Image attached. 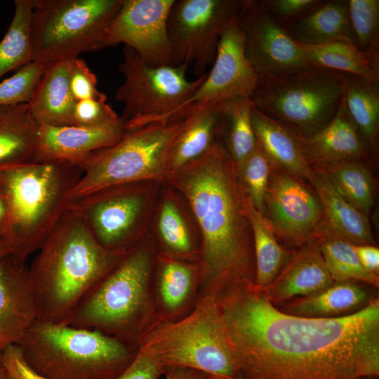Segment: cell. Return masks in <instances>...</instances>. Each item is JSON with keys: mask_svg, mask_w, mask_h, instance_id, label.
Here are the masks:
<instances>
[{"mask_svg": "<svg viewBox=\"0 0 379 379\" xmlns=\"http://www.w3.org/2000/svg\"><path fill=\"white\" fill-rule=\"evenodd\" d=\"M281 27L295 41L305 46L321 45L339 37L350 38L347 1H322L305 15Z\"/></svg>", "mask_w": 379, "mask_h": 379, "instance_id": "obj_29", "label": "cell"}, {"mask_svg": "<svg viewBox=\"0 0 379 379\" xmlns=\"http://www.w3.org/2000/svg\"><path fill=\"white\" fill-rule=\"evenodd\" d=\"M157 231L166 251L174 258L192 262L196 253L194 242L182 213L172 195L166 194L160 203Z\"/></svg>", "mask_w": 379, "mask_h": 379, "instance_id": "obj_37", "label": "cell"}, {"mask_svg": "<svg viewBox=\"0 0 379 379\" xmlns=\"http://www.w3.org/2000/svg\"><path fill=\"white\" fill-rule=\"evenodd\" d=\"M222 104L204 105L186 112L168 154L166 174L202 155L218 140Z\"/></svg>", "mask_w": 379, "mask_h": 379, "instance_id": "obj_24", "label": "cell"}, {"mask_svg": "<svg viewBox=\"0 0 379 379\" xmlns=\"http://www.w3.org/2000/svg\"><path fill=\"white\" fill-rule=\"evenodd\" d=\"M73 60H62L45 66L26 103L30 115L39 124L74 125L76 101L69 87Z\"/></svg>", "mask_w": 379, "mask_h": 379, "instance_id": "obj_22", "label": "cell"}, {"mask_svg": "<svg viewBox=\"0 0 379 379\" xmlns=\"http://www.w3.org/2000/svg\"><path fill=\"white\" fill-rule=\"evenodd\" d=\"M34 0H15L12 20L0 41V79L33 62L30 26Z\"/></svg>", "mask_w": 379, "mask_h": 379, "instance_id": "obj_36", "label": "cell"}, {"mask_svg": "<svg viewBox=\"0 0 379 379\" xmlns=\"http://www.w3.org/2000/svg\"><path fill=\"white\" fill-rule=\"evenodd\" d=\"M0 240L8 242L12 248L11 215L6 200L0 193ZM12 252V251H11Z\"/></svg>", "mask_w": 379, "mask_h": 379, "instance_id": "obj_47", "label": "cell"}, {"mask_svg": "<svg viewBox=\"0 0 379 379\" xmlns=\"http://www.w3.org/2000/svg\"><path fill=\"white\" fill-rule=\"evenodd\" d=\"M244 42L238 18L222 34L212 68L205 80L188 100L168 116L165 122L184 118L186 112L192 108L250 97L258 74L246 58Z\"/></svg>", "mask_w": 379, "mask_h": 379, "instance_id": "obj_14", "label": "cell"}, {"mask_svg": "<svg viewBox=\"0 0 379 379\" xmlns=\"http://www.w3.org/2000/svg\"><path fill=\"white\" fill-rule=\"evenodd\" d=\"M301 46L311 67L379 82V69L350 37L336 38L317 46Z\"/></svg>", "mask_w": 379, "mask_h": 379, "instance_id": "obj_30", "label": "cell"}, {"mask_svg": "<svg viewBox=\"0 0 379 379\" xmlns=\"http://www.w3.org/2000/svg\"><path fill=\"white\" fill-rule=\"evenodd\" d=\"M119 117L106 102V95L76 102L73 110L74 125L98 126L118 119Z\"/></svg>", "mask_w": 379, "mask_h": 379, "instance_id": "obj_41", "label": "cell"}, {"mask_svg": "<svg viewBox=\"0 0 379 379\" xmlns=\"http://www.w3.org/2000/svg\"><path fill=\"white\" fill-rule=\"evenodd\" d=\"M350 36L379 69V1L349 0Z\"/></svg>", "mask_w": 379, "mask_h": 379, "instance_id": "obj_38", "label": "cell"}, {"mask_svg": "<svg viewBox=\"0 0 379 379\" xmlns=\"http://www.w3.org/2000/svg\"><path fill=\"white\" fill-rule=\"evenodd\" d=\"M347 74L319 67L258 74L252 106L299 135L331 121L344 95Z\"/></svg>", "mask_w": 379, "mask_h": 379, "instance_id": "obj_8", "label": "cell"}, {"mask_svg": "<svg viewBox=\"0 0 379 379\" xmlns=\"http://www.w3.org/2000/svg\"><path fill=\"white\" fill-rule=\"evenodd\" d=\"M127 250L101 246L69 205L29 267L38 320L67 325L81 300Z\"/></svg>", "mask_w": 379, "mask_h": 379, "instance_id": "obj_3", "label": "cell"}, {"mask_svg": "<svg viewBox=\"0 0 379 379\" xmlns=\"http://www.w3.org/2000/svg\"><path fill=\"white\" fill-rule=\"evenodd\" d=\"M246 210L253 234L254 285L259 289L265 290L279 274L291 253L279 244L267 219L253 206L248 196Z\"/></svg>", "mask_w": 379, "mask_h": 379, "instance_id": "obj_31", "label": "cell"}, {"mask_svg": "<svg viewBox=\"0 0 379 379\" xmlns=\"http://www.w3.org/2000/svg\"><path fill=\"white\" fill-rule=\"evenodd\" d=\"M364 378H361V379H364Z\"/></svg>", "mask_w": 379, "mask_h": 379, "instance_id": "obj_54", "label": "cell"}, {"mask_svg": "<svg viewBox=\"0 0 379 379\" xmlns=\"http://www.w3.org/2000/svg\"><path fill=\"white\" fill-rule=\"evenodd\" d=\"M165 379H207L208 374L201 371L179 366L164 367Z\"/></svg>", "mask_w": 379, "mask_h": 379, "instance_id": "obj_48", "label": "cell"}, {"mask_svg": "<svg viewBox=\"0 0 379 379\" xmlns=\"http://www.w3.org/2000/svg\"><path fill=\"white\" fill-rule=\"evenodd\" d=\"M155 181L107 187L72 201L98 243L110 250H127L145 236L155 196Z\"/></svg>", "mask_w": 379, "mask_h": 379, "instance_id": "obj_12", "label": "cell"}, {"mask_svg": "<svg viewBox=\"0 0 379 379\" xmlns=\"http://www.w3.org/2000/svg\"><path fill=\"white\" fill-rule=\"evenodd\" d=\"M324 173L338 191L366 218L374 202V183L362 161L313 164Z\"/></svg>", "mask_w": 379, "mask_h": 379, "instance_id": "obj_34", "label": "cell"}, {"mask_svg": "<svg viewBox=\"0 0 379 379\" xmlns=\"http://www.w3.org/2000/svg\"><path fill=\"white\" fill-rule=\"evenodd\" d=\"M69 87L76 102L97 98L103 93L97 89L95 74L86 62L79 58H74L72 62Z\"/></svg>", "mask_w": 379, "mask_h": 379, "instance_id": "obj_42", "label": "cell"}, {"mask_svg": "<svg viewBox=\"0 0 379 379\" xmlns=\"http://www.w3.org/2000/svg\"><path fill=\"white\" fill-rule=\"evenodd\" d=\"M251 122L257 143L280 170L310 181L313 170L293 132L252 106Z\"/></svg>", "mask_w": 379, "mask_h": 379, "instance_id": "obj_25", "label": "cell"}, {"mask_svg": "<svg viewBox=\"0 0 379 379\" xmlns=\"http://www.w3.org/2000/svg\"><path fill=\"white\" fill-rule=\"evenodd\" d=\"M372 298L368 291L356 283L340 281L316 294L292 299L278 308L295 316L335 318L361 310Z\"/></svg>", "mask_w": 379, "mask_h": 379, "instance_id": "obj_26", "label": "cell"}, {"mask_svg": "<svg viewBox=\"0 0 379 379\" xmlns=\"http://www.w3.org/2000/svg\"><path fill=\"white\" fill-rule=\"evenodd\" d=\"M270 15L281 26L305 15L322 1L265 0L261 1Z\"/></svg>", "mask_w": 379, "mask_h": 379, "instance_id": "obj_43", "label": "cell"}, {"mask_svg": "<svg viewBox=\"0 0 379 379\" xmlns=\"http://www.w3.org/2000/svg\"><path fill=\"white\" fill-rule=\"evenodd\" d=\"M1 360H0V371H1Z\"/></svg>", "mask_w": 379, "mask_h": 379, "instance_id": "obj_53", "label": "cell"}, {"mask_svg": "<svg viewBox=\"0 0 379 379\" xmlns=\"http://www.w3.org/2000/svg\"><path fill=\"white\" fill-rule=\"evenodd\" d=\"M239 22L246 58L258 74L312 67L302 46L270 15L261 1L246 0Z\"/></svg>", "mask_w": 379, "mask_h": 379, "instance_id": "obj_17", "label": "cell"}, {"mask_svg": "<svg viewBox=\"0 0 379 379\" xmlns=\"http://www.w3.org/2000/svg\"><path fill=\"white\" fill-rule=\"evenodd\" d=\"M249 98H237L222 104L219 125V141L234 162L237 171L257 146L251 122Z\"/></svg>", "mask_w": 379, "mask_h": 379, "instance_id": "obj_32", "label": "cell"}, {"mask_svg": "<svg viewBox=\"0 0 379 379\" xmlns=\"http://www.w3.org/2000/svg\"><path fill=\"white\" fill-rule=\"evenodd\" d=\"M11 251L12 248L11 245L6 241L0 240V258L11 254Z\"/></svg>", "mask_w": 379, "mask_h": 379, "instance_id": "obj_49", "label": "cell"}, {"mask_svg": "<svg viewBox=\"0 0 379 379\" xmlns=\"http://www.w3.org/2000/svg\"><path fill=\"white\" fill-rule=\"evenodd\" d=\"M38 128L26 103L0 106V167L36 161Z\"/></svg>", "mask_w": 379, "mask_h": 379, "instance_id": "obj_28", "label": "cell"}, {"mask_svg": "<svg viewBox=\"0 0 379 379\" xmlns=\"http://www.w3.org/2000/svg\"><path fill=\"white\" fill-rule=\"evenodd\" d=\"M354 251L363 267L368 272L378 274L379 249L375 245H354Z\"/></svg>", "mask_w": 379, "mask_h": 379, "instance_id": "obj_46", "label": "cell"}, {"mask_svg": "<svg viewBox=\"0 0 379 379\" xmlns=\"http://www.w3.org/2000/svg\"><path fill=\"white\" fill-rule=\"evenodd\" d=\"M123 57L119 70L124 81L116 92L115 99L124 103L121 117L126 131L165 122L168 116L192 96L208 73L189 81L187 66H151L128 46L123 48Z\"/></svg>", "mask_w": 379, "mask_h": 379, "instance_id": "obj_11", "label": "cell"}, {"mask_svg": "<svg viewBox=\"0 0 379 379\" xmlns=\"http://www.w3.org/2000/svg\"><path fill=\"white\" fill-rule=\"evenodd\" d=\"M17 345L27 364L48 379H114L138 350L96 330L39 320Z\"/></svg>", "mask_w": 379, "mask_h": 379, "instance_id": "obj_6", "label": "cell"}, {"mask_svg": "<svg viewBox=\"0 0 379 379\" xmlns=\"http://www.w3.org/2000/svg\"><path fill=\"white\" fill-rule=\"evenodd\" d=\"M315 238L334 282L359 281L378 287V274L363 267L353 244L333 234L324 223Z\"/></svg>", "mask_w": 379, "mask_h": 379, "instance_id": "obj_35", "label": "cell"}, {"mask_svg": "<svg viewBox=\"0 0 379 379\" xmlns=\"http://www.w3.org/2000/svg\"><path fill=\"white\" fill-rule=\"evenodd\" d=\"M137 348L164 367L179 366L208 375L234 378L237 369L216 297L201 293L189 314L149 322Z\"/></svg>", "mask_w": 379, "mask_h": 379, "instance_id": "obj_7", "label": "cell"}, {"mask_svg": "<svg viewBox=\"0 0 379 379\" xmlns=\"http://www.w3.org/2000/svg\"><path fill=\"white\" fill-rule=\"evenodd\" d=\"M273 164L257 143L238 171L244 190L253 206L263 213L264 199Z\"/></svg>", "mask_w": 379, "mask_h": 379, "instance_id": "obj_39", "label": "cell"}, {"mask_svg": "<svg viewBox=\"0 0 379 379\" xmlns=\"http://www.w3.org/2000/svg\"><path fill=\"white\" fill-rule=\"evenodd\" d=\"M153 262L145 236L86 295L67 325L96 330L137 347L150 322Z\"/></svg>", "mask_w": 379, "mask_h": 379, "instance_id": "obj_5", "label": "cell"}, {"mask_svg": "<svg viewBox=\"0 0 379 379\" xmlns=\"http://www.w3.org/2000/svg\"><path fill=\"white\" fill-rule=\"evenodd\" d=\"M123 0H34L33 62L42 65L105 48L107 29Z\"/></svg>", "mask_w": 379, "mask_h": 379, "instance_id": "obj_9", "label": "cell"}, {"mask_svg": "<svg viewBox=\"0 0 379 379\" xmlns=\"http://www.w3.org/2000/svg\"><path fill=\"white\" fill-rule=\"evenodd\" d=\"M157 297L161 309L159 317L178 316L191 301L200 280L199 263L161 253L158 257Z\"/></svg>", "mask_w": 379, "mask_h": 379, "instance_id": "obj_27", "label": "cell"}, {"mask_svg": "<svg viewBox=\"0 0 379 379\" xmlns=\"http://www.w3.org/2000/svg\"><path fill=\"white\" fill-rule=\"evenodd\" d=\"M183 120L126 131L117 143L93 153L79 166L83 173L71 201L113 185L165 180L168 154Z\"/></svg>", "mask_w": 379, "mask_h": 379, "instance_id": "obj_10", "label": "cell"}, {"mask_svg": "<svg viewBox=\"0 0 379 379\" xmlns=\"http://www.w3.org/2000/svg\"><path fill=\"white\" fill-rule=\"evenodd\" d=\"M333 283L314 238L291 254L265 291L269 300L275 305L316 294Z\"/></svg>", "mask_w": 379, "mask_h": 379, "instance_id": "obj_20", "label": "cell"}, {"mask_svg": "<svg viewBox=\"0 0 379 379\" xmlns=\"http://www.w3.org/2000/svg\"><path fill=\"white\" fill-rule=\"evenodd\" d=\"M174 0H123L109 25L105 48L124 44L147 64L170 65L167 23Z\"/></svg>", "mask_w": 379, "mask_h": 379, "instance_id": "obj_15", "label": "cell"}, {"mask_svg": "<svg viewBox=\"0 0 379 379\" xmlns=\"http://www.w3.org/2000/svg\"><path fill=\"white\" fill-rule=\"evenodd\" d=\"M263 214L274 234L294 246L315 238L324 223L319 199L299 180L273 165Z\"/></svg>", "mask_w": 379, "mask_h": 379, "instance_id": "obj_16", "label": "cell"}, {"mask_svg": "<svg viewBox=\"0 0 379 379\" xmlns=\"http://www.w3.org/2000/svg\"><path fill=\"white\" fill-rule=\"evenodd\" d=\"M38 320L29 267L11 254L0 258V352L18 345Z\"/></svg>", "mask_w": 379, "mask_h": 379, "instance_id": "obj_19", "label": "cell"}, {"mask_svg": "<svg viewBox=\"0 0 379 379\" xmlns=\"http://www.w3.org/2000/svg\"><path fill=\"white\" fill-rule=\"evenodd\" d=\"M126 131L120 117L98 126L39 124L36 161L80 166L95 152L117 143Z\"/></svg>", "mask_w": 379, "mask_h": 379, "instance_id": "obj_18", "label": "cell"}, {"mask_svg": "<svg viewBox=\"0 0 379 379\" xmlns=\"http://www.w3.org/2000/svg\"><path fill=\"white\" fill-rule=\"evenodd\" d=\"M0 360L5 371L14 379H48L27 364L17 345L3 350L0 352Z\"/></svg>", "mask_w": 379, "mask_h": 379, "instance_id": "obj_44", "label": "cell"}, {"mask_svg": "<svg viewBox=\"0 0 379 379\" xmlns=\"http://www.w3.org/2000/svg\"><path fill=\"white\" fill-rule=\"evenodd\" d=\"M364 379H376V377H372V378H366Z\"/></svg>", "mask_w": 379, "mask_h": 379, "instance_id": "obj_52", "label": "cell"}, {"mask_svg": "<svg viewBox=\"0 0 379 379\" xmlns=\"http://www.w3.org/2000/svg\"><path fill=\"white\" fill-rule=\"evenodd\" d=\"M246 0H174L167 30L170 65H192L197 78L213 65L220 36Z\"/></svg>", "mask_w": 379, "mask_h": 379, "instance_id": "obj_13", "label": "cell"}, {"mask_svg": "<svg viewBox=\"0 0 379 379\" xmlns=\"http://www.w3.org/2000/svg\"><path fill=\"white\" fill-rule=\"evenodd\" d=\"M379 82L347 74L343 101L352 121L369 148L376 145L379 124Z\"/></svg>", "mask_w": 379, "mask_h": 379, "instance_id": "obj_33", "label": "cell"}, {"mask_svg": "<svg viewBox=\"0 0 379 379\" xmlns=\"http://www.w3.org/2000/svg\"><path fill=\"white\" fill-rule=\"evenodd\" d=\"M207 379H243V378L239 375L234 378H224V377L213 376V375H208Z\"/></svg>", "mask_w": 379, "mask_h": 379, "instance_id": "obj_51", "label": "cell"}, {"mask_svg": "<svg viewBox=\"0 0 379 379\" xmlns=\"http://www.w3.org/2000/svg\"><path fill=\"white\" fill-rule=\"evenodd\" d=\"M312 168L310 181L317 191L328 230L354 245H375L368 218L338 191L324 173Z\"/></svg>", "mask_w": 379, "mask_h": 379, "instance_id": "obj_23", "label": "cell"}, {"mask_svg": "<svg viewBox=\"0 0 379 379\" xmlns=\"http://www.w3.org/2000/svg\"><path fill=\"white\" fill-rule=\"evenodd\" d=\"M164 371L156 359L138 349L131 364L114 379H158Z\"/></svg>", "mask_w": 379, "mask_h": 379, "instance_id": "obj_45", "label": "cell"}, {"mask_svg": "<svg viewBox=\"0 0 379 379\" xmlns=\"http://www.w3.org/2000/svg\"><path fill=\"white\" fill-rule=\"evenodd\" d=\"M44 68V65L32 62L1 81L0 106L27 103Z\"/></svg>", "mask_w": 379, "mask_h": 379, "instance_id": "obj_40", "label": "cell"}, {"mask_svg": "<svg viewBox=\"0 0 379 379\" xmlns=\"http://www.w3.org/2000/svg\"><path fill=\"white\" fill-rule=\"evenodd\" d=\"M243 379H361L379 375V299L335 318L281 312L244 284L216 296Z\"/></svg>", "mask_w": 379, "mask_h": 379, "instance_id": "obj_1", "label": "cell"}, {"mask_svg": "<svg viewBox=\"0 0 379 379\" xmlns=\"http://www.w3.org/2000/svg\"><path fill=\"white\" fill-rule=\"evenodd\" d=\"M0 379H14L5 371L2 365L0 371Z\"/></svg>", "mask_w": 379, "mask_h": 379, "instance_id": "obj_50", "label": "cell"}, {"mask_svg": "<svg viewBox=\"0 0 379 379\" xmlns=\"http://www.w3.org/2000/svg\"><path fill=\"white\" fill-rule=\"evenodd\" d=\"M168 185L187 201L201 235L202 293L254 284L253 234L247 195L236 165L217 140L198 158L166 174Z\"/></svg>", "mask_w": 379, "mask_h": 379, "instance_id": "obj_2", "label": "cell"}, {"mask_svg": "<svg viewBox=\"0 0 379 379\" xmlns=\"http://www.w3.org/2000/svg\"><path fill=\"white\" fill-rule=\"evenodd\" d=\"M309 164L362 161L369 156L368 146L350 117L343 100L333 118L318 131L295 134Z\"/></svg>", "mask_w": 379, "mask_h": 379, "instance_id": "obj_21", "label": "cell"}, {"mask_svg": "<svg viewBox=\"0 0 379 379\" xmlns=\"http://www.w3.org/2000/svg\"><path fill=\"white\" fill-rule=\"evenodd\" d=\"M76 164L33 161L0 167V193L11 215V255L26 263L68 210L82 175Z\"/></svg>", "mask_w": 379, "mask_h": 379, "instance_id": "obj_4", "label": "cell"}]
</instances>
